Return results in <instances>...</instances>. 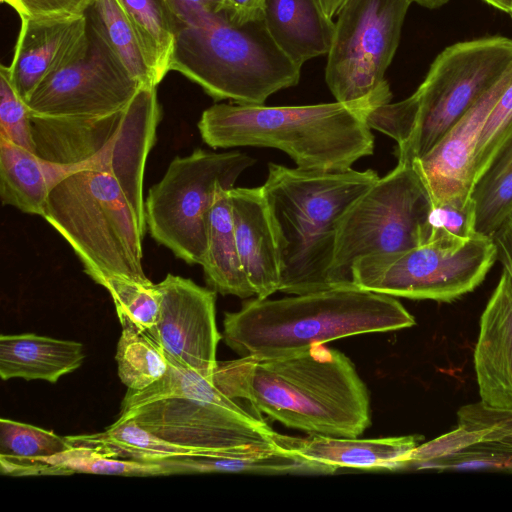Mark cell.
Segmentation results:
<instances>
[{
  "mask_svg": "<svg viewBox=\"0 0 512 512\" xmlns=\"http://www.w3.org/2000/svg\"><path fill=\"white\" fill-rule=\"evenodd\" d=\"M414 325L413 315L395 297L343 287L275 300L255 297L225 313L222 337L240 357L277 358L340 338Z\"/></svg>",
  "mask_w": 512,
  "mask_h": 512,
  "instance_id": "4",
  "label": "cell"
},
{
  "mask_svg": "<svg viewBox=\"0 0 512 512\" xmlns=\"http://www.w3.org/2000/svg\"><path fill=\"white\" fill-rule=\"evenodd\" d=\"M213 383L228 397L308 434L354 438L371 424L368 389L355 366L323 344L277 358L218 361Z\"/></svg>",
  "mask_w": 512,
  "mask_h": 512,
  "instance_id": "2",
  "label": "cell"
},
{
  "mask_svg": "<svg viewBox=\"0 0 512 512\" xmlns=\"http://www.w3.org/2000/svg\"><path fill=\"white\" fill-rule=\"evenodd\" d=\"M431 204L413 164L398 162L340 219L328 276L330 288L354 287L352 268L363 257L400 253L422 245Z\"/></svg>",
  "mask_w": 512,
  "mask_h": 512,
  "instance_id": "9",
  "label": "cell"
},
{
  "mask_svg": "<svg viewBox=\"0 0 512 512\" xmlns=\"http://www.w3.org/2000/svg\"><path fill=\"white\" fill-rule=\"evenodd\" d=\"M512 134V79L491 110L473 156V188Z\"/></svg>",
  "mask_w": 512,
  "mask_h": 512,
  "instance_id": "35",
  "label": "cell"
},
{
  "mask_svg": "<svg viewBox=\"0 0 512 512\" xmlns=\"http://www.w3.org/2000/svg\"><path fill=\"white\" fill-rule=\"evenodd\" d=\"M512 64V39L489 36L452 44L434 59L417 90L382 111L398 162L427 154Z\"/></svg>",
  "mask_w": 512,
  "mask_h": 512,
  "instance_id": "8",
  "label": "cell"
},
{
  "mask_svg": "<svg viewBox=\"0 0 512 512\" xmlns=\"http://www.w3.org/2000/svg\"><path fill=\"white\" fill-rule=\"evenodd\" d=\"M254 163L248 154L236 150L216 153L198 148L187 156H176L145 199L151 237L185 263L201 264L217 187L234 188Z\"/></svg>",
  "mask_w": 512,
  "mask_h": 512,
  "instance_id": "10",
  "label": "cell"
},
{
  "mask_svg": "<svg viewBox=\"0 0 512 512\" xmlns=\"http://www.w3.org/2000/svg\"><path fill=\"white\" fill-rule=\"evenodd\" d=\"M95 118L31 116L36 154L61 164H78L101 153L121 131L126 113Z\"/></svg>",
  "mask_w": 512,
  "mask_h": 512,
  "instance_id": "21",
  "label": "cell"
},
{
  "mask_svg": "<svg viewBox=\"0 0 512 512\" xmlns=\"http://www.w3.org/2000/svg\"><path fill=\"white\" fill-rule=\"evenodd\" d=\"M266 0H222L218 12L230 22L243 25L264 19Z\"/></svg>",
  "mask_w": 512,
  "mask_h": 512,
  "instance_id": "38",
  "label": "cell"
},
{
  "mask_svg": "<svg viewBox=\"0 0 512 512\" xmlns=\"http://www.w3.org/2000/svg\"><path fill=\"white\" fill-rule=\"evenodd\" d=\"M459 427L471 433L479 444L495 452L501 469L512 471V411L494 410L480 402L462 407Z\"/></svg>",
  "mask_w": 512,
  "mask_h": 512,
  "instance_id": "33",
  "label": "cell"
},
{
  "mask_svg": "<svg viewBox=\"0 0 512 512\" xmlns=\"http://www.w3.org/2000/svg\"><path fill=\"white\" fill-rule=\"evenodd\" d=\"M154 325L147 332L167 357L213 381L222 335L216 325V293L189 278L168 273Z\"/></svg>",
  "mask_w": 512,
  "mask_h": 512,
  "instance_id": "14",
  "label": "cell"
},
{
  "mask_svg": "<svg viewBox=\"0 0 512 512\" xmlns=\"http://www.w3.org/2000/svg\"><path fill=\"white\" fill-rule=\"evenodd\" d=\"M178 2L197 6L202 9L212 11V12H218L219 6L221 4L222 0H176Z\"/></svg>",
  "mask_w": 512,
  "mask_h": 512,
  "instance_id": "40",
  "label": "cell"
},
{
  "mask_svg": "<svg viewBox=\"0 0 512 512\" xmlns=\"http://www.w3.org/2000/svg\"><path fill=\"white\" fill-rule=\"evenodd\" d=\"M379 178L372 169L321 171L269 163L261 187L279 247V291L299 295L331 289L340 219Z\"/></svg>",
  "mask_w": 512,
  "mask_h": 512,
  "instance_id": "5",
  "label": "cell"
},
{
  "mask_svg": "<svg viewBox=\"0 0 512 512\" xmlns=\"http://www.w3.org/2000/svg\"><path fill=\"white\" fill-rule=\"evenodd\" d=\"M497 259L494 237L477 232L466 240L363 257L352 268V282L393 297L452 302L475 290Z\"/></svg>",
  "mask_w": 512,
  "mask_h": 512,
  "instance_id": "11",
  "label": "cell"
},
{
  "mask_svg": "<svg viewBox=\"0 0 512 512\" xmlns=\"http://www.w3.org/2000/svg\"><path fill=\"white\" fill-rule=\"evenodd\" d=\"M85 359L83 344L34 333L0 336V377L58 380L81 367Z\"/></svg>",
  "mask_w": 512,
  "mask_h": 512,
  "instance_id": "22",
  "label": "cell"
},
{
  "mask_svg": "<svg viewBox=\"0 0 512 512\" xmlns=\"http://www.w3.org/2000/svg\"><path fill=\"white\" fill-rule=\"evenodd\" d=\"M392 98L390 86L353 102L301 106L214 104L198 122L212 148L266 147L285 152L296 167L344 171L373 154L369 113Z\"/></svg>",
  "mask_w": 512,
  "mask_h": 512,
  "instance_id": "3",
  "label": "cell"
},
{
  "mask_svg": "<svg viewBox=\"0 0 512 512\" xmlns=\"http://www.w3.org/2000/svg\"><path fill=\"white\" fill-rule=\"evenodd\" d=\"M511 79L512 64L427 154L412 161L429 192L431 205L472 195L473 156L479 136Z\"/></svg>",
  "mask_w": 512,
  "mask_h": 512,
  "instance_id": "16",
  "label": "cell"
},
{
  "mask_svg": "<svg viewBox=\"0 0 512 512\" xmlns=\"http://www.w3.org/2000/svg\"><path fill=\"white\" fill-rule=\"evenodd\" d=\"M75 473L149 477L166 475L160 463L139 462L108 456L97 448L71 446L50 458L25 467L19 476L71 475Z\"/></svg>",
  "mask_w": 512,
  "mask_h": 512,
  "instance_id": "27",
  "label": "cell"
},
{
  "mask_svg": "<svg viewBox=\"0 0 512 512\" xmlns=\"http://www.w3.org/2000/svg\"><path fill=\"white\" fill-rule=\"evenodd\" d=\"M86 16L136 81L157 86L135 30L117 0H95Z\"/></svg>",
  "mask_w": 512,
  "mask_h": 512,
  "instance_id": "28",
  "label": "cell"
},
{
  "mask_svg": "<svg viewBox=\"0 0 512 512\" xmlns=\"http://www.w3.org/2000/svg\"><path fill=\"white\" fill-rule=\"evenodd\" d=\"M477 208L474 198L456 197L431 205L424 227V243L460 241L474 236Z\"/></svg>",
  "mask_w": 512,
  "mask_h": 512,
  "instance_id": "34",
  "label": "cell"
},
{
  "mask_svg": "<svg viewBox=\"0 0 512 512\" xmlns=\"http://www.w3.org/2000/svg\"><path fill=\"white\" fill-rule=\"evenodd\" d=\"M418 5L428 8V9H437L447 4L450 0H411Z\"/></svg>",
  "mask_w": 512,
  "mask_h": 512,
  "instance_id": "42",
  "label": "cell"
},
{
  "mask_svg": "<svg viewBox=\"0 0 512 512\" xmlns=\"http://www.w3.org/2000/svg\"><path fill=\"white\" fill-rule=\"evenodd\" d=\"M167 2L177 21L170 70L215 101L261 105L298 84L302 67L274 42L264 19L237 25L220 12Z\"/></svg>",
  "mask_w": 512,
  "mask_h": 512,
  "instance_id": "6",
  "label": "cell"
},
{
  "mask_svg": "<svg viewBox=\"0 0 512 512\" xmlns=\"http://www.w3.org/2000/svg\"><path fill=\"white\" fill-rule=\"evenodd\" d=\"M111 295L122 328L148 332L158 315L161 294L152 281L111 275L101 284Z\"/></svg>",
  "mask_w": 512,
  "mask_h": 512,
  "instance_id": "32",
  "label": "cell"
},
{
  "mask_svg": "<svg viewBox=\"0 0 512 512\" xmlns=\"http://www.w3.org/2000/svg\"><path fill=\"white\" fill-rule=\"evenodd\" d=\"M264 21L278 47L301 67L330 49L335 22L316 0H266Z\"/></svg>",
  "mask_w": 512,
  "mask_h": 512,
  "instance_id": "23",
  "label": "cell"
},
{
  "mask_svg": "<svg viewBox=\"0 0 512 512\" xmlns=\"http://www.w3.org/2000/svg\"><path fill=\"white\" fill-rule=\"evenodd\" d=\"M11 6L20 19L78 17L87 14L95 0H1Z\"/></svg>",
  "mask_w": 512,
  "mask_h": 512,
  "instance_id": "37",
  "label": "cell"
},
{
  "mask_svg": "<svg viewBox=\"0 0 512 512\" xmlns=\"http://www.w3.org/2000/svg\"><path fill=\"white\" fill-rule=\"evenodd\" d=\"M240 261L255 297L279 291L280 253L275 228L262 187L229 190Z\"/></svg>",
  "mask_w": 512,
  "mask_h": 512,
  "instance_id": "18",
  "label": "cell"
},
{
  "mask_svg": "<svg viewBox=\"0 0 512 512\" xmlns=\"http://www.w3.org/2000/svg\"><path fill=\"white\" fill-rule=\"evenodd\" d=\"M166 475L188 473H328L323 467L286 453L277 447L163 460Z\"/></svg>",
  "mask_w": 512,
  "mask_h": 512,
  "instance_id": "25",
  "label": "cell"
},
{
  "mask_svg": "<svg viewBox=\"0 0 512 512\" xmlns=\"http://www.w3.org/2000/svg\"><path fill=\"white\" fill-rule=\"evenodd\" d=\"M160 120L157 92L138 90L105 159L64 179L47 199L42 217L99 285L111 275L148 280L142 265L147 229L143 183Z\"/></svg>",
  "mask_w": 512,
  "mask_h": 512,
  "instance_id": "1",
  "label": "cell"
},
{
  "mask_svg": "<svg viewBox=\"0 0 512 512\" xmlns=\"http://www.w3.org/2000/svg\"><path fill=\"white\" fill-rule=\"evenodd\" d=\"M229 190L220 185L215 191L208 217L207 248L200 265L206 283L215 292L255 297L238 253Z\"/></svg>",
  "mask_w": 512,
  "mask_h": 512,
  "instance_id": "24",
  "label": "cell"
},
{
  "mask_svg": "<svg viewBox=\"0 0 512 512\" xmlns=\"http://www.w3.org/2000/svg\"><path fill=\"white\" fill-rule=\"evenodd\" d=\"M66 436L7 418L0 420V471L18 476L28 465L70 448Z\"/></svg>",
  "mask_w": 512,
  "mask_h": 512,
  "instance_id": "29",
  "label": "cell"
},
{
  "mask_svg": "<svg viewBox=\"0 0 512 512\" xmlns=\"http://www.w3.org/2000/svg\"><path fill=\"white\" fill-rule=\"evenodd\" d=\"M115 360L118 376L128 390H143L160 378L169 368L163 349L144 331L122 328Z\"/></svg>",
  "mask_w": 512,
  "mask_h": 512,
  "instance_id": "31",
  "label": "cell"
},
{
  "mask_svg": "<svg viewBox=\"0 0 512 512\" xmlns=\"http://www.w3.org/2000/svg\"><path fill=\"white\" fill-rule=\"evenodd\" d=\"M509 15H510V17H511V19H512V11L509 13Z\"/></svg>",
  "mask_w": 512,
  "mask_h": 512,
  "instance_id": "43",
  "label": "cell"
},
{
  "mask_svg": "<svg viewBox=\"0 0 512 512\" xmlns=\"http://www.w3.org/2000/svg\"><path fill=\"white\" fill-rule=\"evenodd\" d=\"M0 138L36 153L29 108L15 90L4 64L0 66Z\"/></svg>",
  "mask_w": 512,
  "mask_h": 512,
  "instance_id": "36",
  "label": "cell"
},
{
  "mask_svg": "<svg viewBox=\"0 0 512 512\" xmlns=\"http://www.w3.org/2000/svg\"><path fill=\"white\" fill-rule=\"evenodd\" d=\"M485 3L489 4L493 8H496L505 13H510L512 11V0H483Z\"/></svg>",
  "mask_w": 512,
  "mask_h": 512,
  "instance_id": "41",
  "label": "cell"
},
{
  "mask_svg": "<svg viewBox=\"0 0 512 512\" xmlns=\"http://www.w3.org/2000/svg\"><path fill=\"white\" fill-rule=\"evenodd\" d=\"M272 440L281 451L319 465L328 473L338 468L404 469L411 453L418 446L416 436L357 439L309 434L307 437H294L274 431Z\"/></svg>",
  "mask_w": 512,
  "mask_h": 512,
  "instance_id": "19",
  "label": "cell"
},
{
  "mask_svg": "<svg viewBox=\"0 0 512 512\" xmlns=\"http://www.w3.org/2000/svg\"><path fill=\"white\" fill-rule=\"evenodd\" d=\"M494 240L503 270L480 318L474 367L480 403L512 411V210Z\"/></svg>",
  "mask_w": 512,
  "mask_h": 512,
  "instance_id": "15",
  "label": "cell"
},
{
  "mask_svg": "<svg viewBox=\"0 0 512 512\" xmlns=\"http://www.w3.org/2000/svg\"><path fill=\"white\" fill-rule=\"evenodd\" d=\"M323 13L333 19L348 0H316Z\"/></svg>",
  "mask_w": 512,
  "mask_h": 512,
  "instance_id": "39",
  "label": "cell"
},
{
  "mask_svg": "<svg viewBox=\"0 0 512 512\" xmlns=\"http://www.w3.org/2000/svg\"><path fill=\"white\" fill-rule=\"evenodd\" d=\"M411 0H348L334 25L325 68L338 102L364 99L389 86L384 75L397 51Z\"/></svg>",
  "mask_w": 512,
  "mask_h": 512,
  "instance_id": "12",
  "label": "cell"
},
{
  "mask_svg": "<svg viewBox=\"0 0 512 512\" xmlns=\"http://www.w3.org/2000/svg\"><path fill=\"white\" fill-rule=\"evenodd\" d=\"M479 233L494 237L512 210V134L472 191Z\"/></svg>",
  "mask_w": 512,
  "mask_h": 512,
  "instance_id": "30",
  "label": "cell"
},
{
  "mask_svg": "<svg viewBox=\"0 0 512 512\" xmlns=\"http://www.w3.org/2000/svg\"><path fill=\"white\" fill-rule=\"evenodd\" d=\"M117 137L101 153L78 164L53 162L0 138V196L3 205L43 216L54 188L70 175L99 165Z\"/></svg>",
  "mask_w": 512,
  "mask_h": 512,
  "instance_id": "20",
  "label": "cell"
},
{
  "mask_svg": "<svg viewBox=\"0 0 512 512\" xmlns=\"http://www.w3.org/2000/svg\"><path fill=\"white\" fill-rule=\"evenodd\" d=\"M139 39L158 85L171 71L177 21L167 0H117Z\"/></svg>",
  "mask_w": 512,
  "mask_h": 512,
  "instance_id": "26",
  "label": "cell"
},
{
  "mask_svg": "<svg viewBox=\"0 0 512 512\" xmlns=\"http://www.w3.org/2000/svg\"><path fill=\"white\" fill-rule=\"evenodd\" d=\"M88 20V19H87ZM89 44L77 60L46 78L26 104L31 116L95 118L124 110L142 86L88 21Z\"/></svg>",
  "mask_w": 512,
  "mask_h": 512,
  "instance_id": "13",
  "label": "cell"
},
{
  "mask_svg": "<svg viewBox=\"0 0 512 512\" xmlns=\"http://www.w3.org/2000/svg\"><path fill=\"white\" fill-rule=\"evenodd\" d=\"M168 360L169 368L158 381L140 391L127 389L116 423L133 420L164 440L212 451L276 447L274 431L250 404Z\"/></svg>",
  "mask_w": 512,
  "mask_h": 512,
  "instance_id": "7",
  "label": "cell"
},
{
  "mask_svg": "<svg viewBox=\"0 0 512 512\" xmlns=\"http://www.w3.org/2000/svg\"><path fill=\"white\" fill-rule=\"evenodd\" d=\"M10 80L26 102L49 76L80 58L89 44L87 16L20 19Z\"/></svg>",
  "mask_w": 512,
  "mask_h": 512,
  "instance_id": "17",
  "label": "cell"
}]
</instances>
